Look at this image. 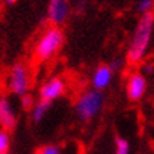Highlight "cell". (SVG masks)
<instances>
[{"label":"cell","instance_id":"cell-1","mask_svg":"<svg viewBox=\"0 0 154 154\" xmlns=\"http://www.w3.org/2000/svg\"><path fill=\"white\" fill-rule=\"evenodd\" d=\"M154 28V13L149 11L146 14H141L139 19V23L136 26V30L133 33V37L130 40V45L127 50L126 60L130 65L139 64L146 57V52L149 50L151 35Z\"/></svg>","mask_w":154,"mask_h":154},{"label":"cell","instance_id":"cell-2","mask_svg":"<svg viewBox=\"0 0 154 154\" xmlns=\"http://www.w3.org/2000/svg\"><path fill=\"white\" fill-rule=\"evenodd\" d=\"M64 41H65V37H64V33L60 27H55V26L48 27L40 35V38L34 45V58L40 62H45V61L51 60L57 52L61 51Z\"/></svg>","mask_w":154,"mask_h":154},{"label":"cell","instance_id":"cell-3","mask_svg":"<svg viewBox=\"0 0 154 154\" xmlns=\"http://www.w3.org/2000/svg\"><path fill=\"white\" fill-rule=\"evenodd\" d=\"M105 103V95L102 91L88 89L78 96L75 103V113L81 122H91L99 115Z\"/></svg>","mask_w":154,"mask_h":154},{"label":"cell","instance_id":"cell-4","mask_svg":"<svg viewBox=\"0 0 154 154\" xmlns=\"http://www.w3.org/2000/svg\"><path fill=\"white\" fill-rule=\"evenodd\" d=\"M7 88L11 94L23 96L30 88V72L26 64H14L7 78Z\"/></svg>","mask_w":154,"mask_h":154},{"label":"cell","instance_id":"cell-5","mask_svg":"<svg viewBox=\"0 0 154 154\" xmlns=\"http://www.w3.org/2000/svg\"><path fill=\"white\" fill-rule=\"evenodd\" d=\"M71 13V0H50L48 3V20L52 26L60 27L65 23Z\"/></svg>","mask_w":154,"mask_h":154},{"label":"cell","instance_id":"cell-6","mask_svg":"<svg viewBox=\"0 0 154 154\" xmlns=\"http://www.w3.org/2000/svg\"><path fill=\"white\" fill-rule=\"evenodd\" d=\"M66 89V84L64 78L61 76H52L50 78L48 81H45L44 84L41 85L40 88V99L41 100H45V102H50L51 103L52 100L58 99L60 96L64 95Z\"/></svg>","mask_w":154,"mask_h":154},{"label":"cell","instance_id":"cell-7","mask_svg":"<svg viewBox=\"0 0 154 154\" xmlns=\"http://www.w3.org/2000/svg\"><path fill=\"white\" fill-rule=\"evenodd\" d=\"M146 91H147V79H146L144 74L133 72L129 75L126 82V95L129 100L139 102L146 95Z\"/></svg>","mask_w":154,"mask_h":154},{"label":"cell","instance_id":"cell-8","mask_svg":"<svg viewBox=\"0 0 154 154\" xmlns=\"http://www.w3.org/2000/svg\"><path fill=\"white\" fill-rule=\"evenodd\" d=\"M17 125V116L10 100L6 96H0V127L2 130L10 131Z\"/></svg>","mask_w":154,"mask_h":154},{"label":"cell","instance_id":"cell-9","mask_svg":"<svg viewBox=\"0 0 154 154\" xmlns=\"http://www.w3.org/2000/svg\"><path fill=\"white\" fill-rule=\"evenodd\" d=\"M113 78V71L109 65H99L92 75V88L96 91L106 89Z\"/></svg>","mask_w":154,"mask_h":154},{"label":"cell","instance_id":"cell-10","mask_svg":"<svg viewBox=\"0 0 154 154\" xmlns=\"http://www.w3.org/2000/svg\"><path fill=\"white\" fill-rule=\"evenodd\" d=\"M50 102H45V100H38L35 102L34 107L31 109V117H33V122L34 123H40V122L44 119V116L47 115L48 109H50Z\"/></svg>","mask_w":154,"mask_h":154},{"label":"cell","instance_id":"cell-11","mask_svg":"<svg viewBox=\"0 0 154 154\" xmlns=\"http://www.w3.org/2000/svg\"><path fill=\"white\" fill-rule=\"evenodd\" d=\"M10 143H11V137H10V131L0 130V154L9 153Z\"/></svg>","mask_w":154,"mask_h":154},{"label":"cell","instance_id":"cell-12","mask_svg":"<svg viewBox=\"0 0 154 154\" xmlns=\"http://www.w3.org/2000/svg\"><path fill=\"white\" fill-rule=\"evenodd\" d=\"M115 154H130V144L126 139L117 137L116 147H115Z\"/></svg>","mask_w":154,"mask_h":154},{"label":"cell","instance_id":"cell-13","mask_svg":"<svg viewBox=\"0 0 154 154\" xmlns=\"http://www.w3.org/2000/svg\"><path fill=\"white\" fill-rule=\"evenodd\" d=\"M35 154H64V153H62V147H60V146L45 144V146H41Z\"/></svg>","mask_w":154,"mask_h":154},{"label":"cell","instance_id":"cell-14","mask_svg":"<svg viewBox=\"0 0 154 154\" xmlns=\"http://www.w3.org/2000/svg\"><path fill=\"white\" fill-rule=\"evenodd\" d=\"M21 98V107H23L24 110H31L35 105V100H34V96L31 94H24L23 96H20Z\"/></svg>","mask_w":154,"mask_h":154},{"label":"cell","instance_id":"cell-15","mask_svg":"<svg viewBox=\"0 0 154 154\" xmlns=\"http://www.w3.org/2000/svg\"><path fill=\"white\" fill-rule=\"evenodd\" d=\"M153 6H154V0H140L137 3V11L141 14H146L149 11H153Z\"/></svg>","mask_w":154,"mask_h":154},{"label":"cell","instance_id":"cell-16","mask_svg":"<svg viewBox=\"0 0 154 154\" xmlns=\"http://www.w3.org/2000/svg\"><path fill=\"white\" fill-rule=\"evenodd\" d=\"M122 65H123V61L120 60V58H116V60H113L112 62H110V69L115 72V71H117V69H120L122 68Z\"/></svg>","mask_w":154,"mask_h":154},{"label":"cell","instance_id":"cell-17","mask_svg":"<svg viewBox=\"0 0 154 154\" xmlns=\"http://www.w3.org/2000/svg\"><path fill=\"white\" fill-rule=\"evenodd\" d=\"M153 71H154V66L151 65V64H147V65L144 66V72H146V74H151Z\"/></svg>","mask_w":154,"mask_h":154},{"label":"cell","instance_id":"cell-18","mask_svg":"<svg viewBox=\"0 0 154 154\" xmlns=\"http://www.w3.org/2000/svg\"><path fill=\"white\" fill-rule=\"evenodd\" d=\"M5 2L7 3V5H14V3H16L17 0H5Z\"/></svg>","mask_w":154,"mask_h":154},{"label":"cell","instance_id":"cell-19","mask_svg":"<svg viewBox=\"0 0 154 154\" xmlns=\"http://www.w3.org/2000/svg\"><path fill=\"white\" fill-rule=\"evenodd\" d=\"M0 3H2V0H0Z\"/></svg>","mask_w":154,"mask_h":154},{"label":"cell","instance_id":"cell-20","mask_svg":"<svg viewBox=\"0 0 154 154\" xmlns=\"http://www.w3.org/2000/svg\"><path fill=\"white\" fill-rule=\"evenodd\" d=\"M6 154H9V153H6Z\"/></svg>","mask_w":154,"mask_h":154}]
</instances>
